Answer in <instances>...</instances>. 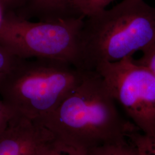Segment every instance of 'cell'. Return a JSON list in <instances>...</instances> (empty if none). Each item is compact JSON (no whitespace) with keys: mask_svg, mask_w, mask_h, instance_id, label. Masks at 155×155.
Returning <instances> with one entry per match:
<instances>
[{"mask_svg":"<svg viewBox=\"0 0 155 155\" xmlns=\"http://www.w3.org/2000/svg\"><path fill=\"white\" fill-rule=\"evenodd\" d=\"M94 71L137 129L155 133V76L150 70L129 57L102 63Z\"/></svg>","mask_w":155,"mask_h":155,"instance_id":"cell-5","label":"cell"},{"mask_svg":"<svg viewBox=\"0 0 155 155\" xmlns=\"http://www.w3.org/2000/svg\"><path fill=\"white\" fill-rule=\"evenodd\" d=\"M114 0H70L73 13L77 17L86 18L102 11Z\"/></svg>","mask_w":155,"mask_h":155,"instance_id":"cell-8","label":"cell"},{"mask_svg":"<svg viewBox=\"0 0 155 155\" xmlns=\"http://www.w3.org/2000/svg\"><path fill=\"white\" fill-rule=\"evenodd\" d=\"M16 13L27 19L35 18L43 21L77 17L71 10L70 0H28Z\"/></svg>","mask_w":155,"mask_h":155,"instance_id":"cell-7","label":"cell"},{"mask_svg":"<svg viewBox=\"0 0 155 155\" xmlns=\"http://www.w3.org/2000/svg\"><path fill=\"white\" fill-rule=\"evenodd\" d=\"M28 0H0L1 13L9 12H17L21 9L27 3Z\"/></svg>","mask_w":155,"mask_h":155,"instance_id":"cell-14","label":"cell"},{"mask_svg":"<svg viewBox=\"0 0 155 155\" xmlns=\"http://www.w3.org/2000/svg\"><path fill=\"white\" fill-rule=\"evenodd\" d=\"M102 78L87 71L82 82L55 109L35 121L70 155H91L94 150L125 141L138 129L124 119Z\"/></svg>","mask_w":155,"mask_h":155,"instance_id":"cell-1","label":"cell"},{"mask_svg":"<svg viewBox=\"0 0 155 155\" xmlns=\"http://www.w3.org/2000/svg\"><path fill=\"white\" fill-rule=\"evenodd\" d=\"M20 59L0 44V84L4 79L15 69Z\"/></svg>","mask_w":155,"mask_h":155,"instance_id":"cell-11","label":"cell"},{"mask_svg":"<svg viewBox=\"0 0 155 155\" xmlns=\"http://www.w3.org/2000/svg\"><path fill=\"white\" fill-rule=\"evenodd\" d=\"M51 139L41 124L16 115L0 134V155H34L41 144Z\"/></svg>","mask_w":155,"mask_h":155,"instance_id":"cell-6","label":"cell"},{"mask_svg":"<svg viewBox=\"0 0 155 155\" xmlns=\"http://www.w3.org/2000/svg\"><path fill=\"white\" fill-rule=\"evenodd\" d=\"M91 155H137L132 144L127 140L98 148Z\"/></svg>","mask_w":155,"mask_h":155,"instance_id":"cell-10","label":"cell"},{"mask_svg":"<svg viewBox=\"0 0 155 155\" xmlns=\"http://www.w3.org/2000/svg\"><path fill=\"white\" fill-rule=\"evenodd\" d=\"M84 18L32 21L9 12L0 20V44L21 59H45L80 68L79 39Z\"/></svg>","mask_w":155,"mask_h":155,"instance_id":"cell-4","label":"cell"},{"mask_svg":"<svg viewBox=\"0 0 155 155\" xmlns=\"http://www.w3.org/2000/svg\"><path fill=\"white\" fill-rule=\"evenodd\" d=\"M0 116H6V108L2 100H0Z\"/></svg>","mask_w":155,"mask_h":155,"instance_id":"cell-16","label":"cell"},{"mask_svg":"<svg viewBox=\"0 0 155 155\" xmlns=\"http://www.w3.org/2000/svg\"><path fill=\"white\" fill-rule=\"evenodd\" d=\"M34 155H70L61 149L54 142L53 139L41 144Z\"/></svg>","mask_w":155,"mask_h":155,"instance_id":"cell-13","label":"cell"},{"mask_svg":"<svg viewBox=\"0 0 155 155\" xmlns=\"http://www.w3.org/2000/svg\"><path fill=\"white\" fill-rule=\"evenodd\" d=\"M142 53L140 58L135 61L146 67L155 76V42L142 51Z\"/></svg>","mask_w":155,"mask_h":155,"instance_id":"cell-12","label":"cell"},{"mask_svg":"<svg viewBox=\"0 0 155 155\" xmlns=\"http://www.w3.org/2000/svg\"><path fill=\"white\" fill-rule=\"evenodd\" d=\"M13 118L0 116V134L2 133L8 127Z\"/></svg>","mask_w":155,"mask_h":155,"instance_id":"cell-15","label":"cell"},{"mask_svg":"<svg viewBox=\"0 0 155 155\" xmlns=\"http://www.w3.org/2000/svg\"><path fill=\"white\" fill-rule=\"evenodd\" d=\"M128 139L137 155H155V133L146 134L135 131Z\"/></svg>","mask_w":155,"mask_h":155,"instance_id":"cell-9","label":"cell"},{"mask_svg":"<svg viewBox=\"0 0 155 155\" xmlns=\"http://www.w3.org/2000/svg\"><path fill=\"white\" fill-rule=\"evenodd\" d=\"M155 42V7L145 0H123L84 19L80 68L94 71L104 63L132 57Z\"/></svg>","mask_w":155,"mask_h":155,"instance_id":"cell-2","label":"cell"},{"mask_svg":"<svg viewBox=\"0 0 155 155\" xmlns=\"http://www.w3.org/2000/svg\"><path fill=\"white\" fill-rule=\"evenodd\" d=\"M87 72L63 61L21 59L0 84V95L16 115L36 121L54 110Z\"/></svg>","mask_w":155,"mask_h":155,"instance_id":"cell-3","label":"cell"}]
</instances>
